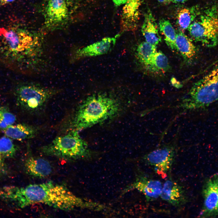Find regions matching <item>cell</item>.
I'll list each match as a JSON object with an SVG mask.
<instances>
[{
    "label": "cell",
    "instance_id": "1",
    "mask_svg": "<svg viewBox=\"0 0 218 218\" xmlns=\"http://www.w3.org/2000/svg\"><path fill=\"white\" fill-rule=\"evenodd\" d=\"M0 197L19 208L41 203L64 211L75 208L97 210L98 203L88 201L73 194L66 187L51 181L25 187H0Z\"/></svg>",
    "mask_w": 218,
    "mask_h": 218
},
{
    "label": "cell",
    "instance_id": "2",
    "mask_svg": "<svg viewBox=\"0 0 218 218\" xmlns=\"http://www.w3.org/2000/svg\"><path fill=\"white\" fill-rule=\"evenodd\" d=\"M121 107L120 100L112 94H92L78 107L71 121V130L78 131L104 123L116 116Z\"/></svg>",
    "mask_w": 218,
    "mask_h": 218
},
{
    "label": "cell",
    "instance_id": "3",
    "mask_svg": "<svg viewBox=\"0 0 218 218\" xmlns=\"http://www.w3.org/2000/svg\"><path fill=\"white\" fill-rule=\"evenodd\" d=\"M0 34L10 49L24 59L32 71L38 70L44 65L45 46L42 35L18 28H0Z\"/></svg>",
    "mask_w": 218,
    "mask_h": 218
},
{
    "label": "cell",
    "instance_id": "4",
    "mask_svg": "<svg viewBox=\"0 0 218 218\" xmlns=\"http://www.w3.org/2000/svg\"><path fill=\"white\" fill-rule=\"evenodd\" d=\"M218 101V72L212 70L191 87L178 107L186 110L208 106Z\"/></svg>",
    "mask_w": 218,
    "mask_h": 218
},
{
    "label": "cell",
    "instance_id": "5",
    "mask_svg": "<svg viewBox=\"0 0 218 218\" xmlns=\"http://www.w3.org/2000/svg\"><path fill=\"white\" fill-rule=\"evenodd\" d=\"M40 150L46 155L68 160L84 158L90 154L87 142L81 137L78 131L74 130L56 137Z\"/></svg>",
    "mask_w": 218,
    "mask_h": 218
},
{
    "label": "cell",
    "instance_id": "6",
    "mask_svg": "<svg viewBox=\"0 0 218 218\" xmlns=\"http://www.w3.org/2000/svg\"><path fill=\"white\" fill-rule=\"evenodd\" d=\"M188 28L192 38L206 47L216 46L218 43V4L200 13Z\"/></svg>",
    "mask_w": 218,
    "mask_h": 218
},
{
    "label": "cell",
    "instance_id": "7",
    "mask_svg": "<svg viewBox=\"0 0 218 218\" xmlns=\"http://www.w3.org/2000/svg\"><path fill=\"white\" fill-rule=\"evenodd\" d=\"M58 92L56 90L39 84H26L17 90L18 104L29 113H38L44 109L48 101Z\"/></svg>",
    "mask_w": 218,
    "mask_h": 218
},
{
    "label": "cell",
    "instance_id": "8",
    "mask_svg": "<svg viewBox=\"0 0 218 218\" xmlns=\"http://www.w3.org/2000/svg\"><path fill=\"white\" fill-rule=\"evenodd\" d=\"M72 0H46L43 9L45 28L60 29L68 23L71 14Z\"/></svg>",
    "mask_w": 218,
    "mask_h": 218
},
{
    "label": "cell",
    "instance_id": "9",
    "mask_svg": "<svg viewBox=\"0 0 218 218\" xmlns=\"http://www.w3.org/2000/svg\"><path fill=\"white\" fill-rule=\"evenodd\" d=\"M176 140L163 145L145 155V162L163 178L171 170L177 153Z\"/></svg>",
    "mask_w": 218,
    "mask_h": 218
},
{
    "label": "cell",
    "instance_id": "10",
    "mask_svg": "<svg viewBox=\"0 0 218 218\" xmlns=\"http://www.w3.org/2000/svg\"><path fill=\"white\" fill-rule=\"evenodd\" d=\"M203 203L201 217L218 215V173L206 180L202 189Z\"/></svg>",
    "mask_w": 218,
    "mask_h": 218
},
{
    "label": "cell",
    "instance_id": "11",
    "mask_svg": "<svg viewBox=\"0 0 218 218\" xmlns=\"http://www.w3.org/2000/svg\"><path fill=\"white\" fill-rule=\"evenodd\" d=\"M121 35L119 33L114 37H106L101 40L75 50L71 58L75 61L86 57L99 56L107 54L114 46L117 38Z\"/></svg>",
    "mask_w": 218,
    "mask_h": 218
},
{
    "label": "cell",
    "instance_id": "12",
    "mask_svg": "<svg viewBox=\"0 0 218 218\" xmlns=\"http://www.w3.org/2000/svg\"><path fill=\"white\" fill-rule=\"evenodd\" d=\"M163 185L157 180L150 178L144 174H140L134 182L127 187L124 191L136 189L142 193L148 200H152L160 196Z\"/></svg>",
    "mask_w": 218,
    "mask_h": 218
},
{
    "label": "cell",
    "instance_id": "13",
    "mask_svg": "<svg viewBox=\"0 0 218 218\" xmlns=\"http://www.w3.org/2000/svg\"><path fill=\"white\" fill-rule=\"evenodd\" d=\"M144 0H128L124 6L121 20V31H134L139 19L140 9Z\"/></svg>",
    "mask_w": 218,
    "mask_h": 218
},
{
    "label": "cell",
    "instance_id": "14",
    "mask_svg": "<svg viewBox=\"0 0 218 218\" xmlns=\"http://www.w3.org/2000/svg\"><path fill=\"white\" fill-rule=\"evenodd\" d=\"M160 197L163 200L176 207L184 205L187 199L183 187L170 179L166 181L163 185Z\"/></svg>",
    "mask_w": 218,
    "mask_h": 218
},
{
    "label": "cell",
    "instance_id": "15",
    "mask_svg": "<svg viewBox=\"0 0 218 218\" xmlns=\"http://www.w3.org/2000/svg\"><path fill=\"white\" fill-rule=\"evenodd\" d=\"M25 167L27 174L32 177L38 178L48 177L52 171L51 166L48 160L31 156L26 160Z\"/></svg>",
    "mask_w": 218,
    "mask_h": 218
},
{
    "label": "cell",
    "instance_id": "16",
    "mask_svg": "<svg viewBox=\"0 0 218 218\" xmlns=\"http://www.w3.org/2000/svg\"><path fill=\"white\" fill-rule=\"evenodd\" d=\"M158 27L152 12L150 9L148 10L144 14L141 28V31L146 41L156 46L161 41Z\"/></svg>",
    "mask_w": 218,
    "mask_h": 218
},
{
    "label": "cell",
    "instance_id": "17",
    "mask_svg": "<svg viewBox=\"0 0 218 218\" xmlns=\"http://www.w3.org/2000/svg\"><path fill=\"white\" fill-rule=\"evenodd\" d=\"M6 136L12 139L22 140L35 137L38 133V129L25 124L11 125L3 130Z\"/></svg>",
    "mask_w": 218,
    "mask_h": 218
},
{
    "label": "cell",
    "instance_id": "18",
    "mask_svg": "<svg viewBox=\"0 0 218 218\" xmlns=\"http://www.w3.org/2000/svg\"><path fill=\"white\" fill-rule=\"evenodd\" d=\"M175 44L177 50L179 51L185 61H191L196 52V48L191 40L183 32L177 33Z\"/></svg>",
    "mask_w": 218,
    "mask_h": 218
},
{
    "label": "cell",
    "instance_id": "19",
    "mask_svg": "<svg viewBox=\"0 0 218 218\" xmlns=\"http://www.w3.org/2000/svg\"><path fill=\"white\" fill-rule=\"evenodd\" d=\"M200 13L196 6L180 9L177 15V23L180 29L183 31L187 29Z\"/></svg>",
    "mask_w": 218,
    "mask_h": 218
},
{
    "label": "cell",
    "instance_id": "20",
    "mask_svg": "<svg viewBox=\"0 0 218 218\" xmlns=\"http://www.w3.org/2000/svg\"><path fill=\"white\" fill-rule=\"evenodd\" d=\"M146 68L154 74L166 72L170 68L168 58L162 51H157Z\"/></svg>",
    "mask_w": 218,
    "mask_h": 218
},
{
    "label": "cell",
    "instance_id": "21",
    "mask_svg": "<svg viewBox=\"0 0 218 218\" xmlns=\"http://www.w3.org/2000/svg\"><path fill=\"white\" fill-rule=\"evenodd\" d=\"M157 51L156 46L143 41L137 46L136 56L138 60L145 68L150 64L154 54Z\"/></svg>",
    "mask_w": 218,
    "mask_h": 218
},
{
    "label": "cell",
    "instance_id": "22",
    "mask_svg": "<svg viewBox=\"0 0 218 218\" xmlns=\"http://www.w3.org/2000/svg\"><path fill=\"white\" fill-rule=\"evenodd\" d=\"M158 27L167 46L173 50H177L175 44L177 33L170 22L162 19L159 22Z\"/></svg>",
    "mask_w": 218,
    "mask_h": 218
},
{
    "label": "cell",
    "instance_id": "23",
    "mask_svg": "<svg viewBox=\"0 0 218 218\" xmlns=\"http://www.w3.org/2000/svg\"><path fill=\"white\" fill-rule=\"evenodd\" d=\"M18 150L11 138L6 136L0 138V164L6 159L14 157Z\"/></svg>",
    "mask_w": 218,
    "mask_h": 218
},
{
    "label": "cell",
    "instance_id": "24",
    "mask_svg": "<svg viewBox=\"0 0 218 218\" xmlns=\"http://www.w3.org/2000/svg\"><path fill=\"white\" fill-rule=\"evenodd\" d=\"M15 116L6 107H0V129L4 130L14 124Z\"/></svg>",
    "mask_w": 218,
    "mask_h": 218
},
{
    "label": "cell",
    "instance_id": "25",
    "mask_svg": "<svg viewBox=\"0 0 218 218\" xmlns=\"http://www.w3.org/2000/svg\"><path fill=\"white\" fill-rule=\"evenodd\" d=\"M171 81L172 85L175 87L177 88H180L182 86V85L175 78H172Z\"/></svg>",
    "mask_w": 218,
    "mask_h": 218
},
{
    "label": "cell",
    "instance_id": "26",
    "mask_svg": "<svg viewBox=\"0 0 218 218\" xmlns=\"http://www.w3.org/2000/svg\"><path fill=\"white\" fill-rule=\"evenodd\" d=\"M127 1L128 0H112L115 5L116 6L125 4Z\"/></svg>",
    "mask_w": 218,
    "mask_h": 218
},
{
    "label": "cell",
    "instance_id": "27",
    "mask_svg": "<svg viewBox=\"0 0 218 218\" xmlns=\"http://www.w3.org/2000/svg\"><path fill=\"white\" fill-rule=\"evenodd\" d=\"M15 0H0V7L3 6L10 3L13 2Z\"/></svg>",
    "mask_w": 218,
    "mask_h": 218
},
{
    "label": "cell",
    "instance_id": "28",
    "mask_svg": "<svg viewBox=\"0 0 218 218\" xmlns=\"http://www.w3.org/2000/svg\"><path fill=\"white\" fill-rule=\"evenodd\" d=\"M187 0H171V2L175 3H183Z\"/></svg>",
    "mask_w": 218,
    "mask_h": 218
},
{
    "label": "cell",
    "instance_id": "29",
    "mask_svg": "<svg viewBox=\"0 0 218 218\" xmlns=\"http://www.w3.org/2000/svg\"><path fill=\"white\" fill-rule=\"evenodd\" d=\"M159 2L164 4H167L171 2V0H157Z\"/></svg>",
    "mask_w": 218,
    "mask_h": 218
},
{
    "label": "cell",
    "instance_id": "30",
    "mask_svg": "<svg viewBox=\"0 0 218 218\" xmlns=\"http://www.w3.org/2000/svg\"><path fill=\"white\" fill-rule=\"evenodd\" d=\"M7 172V170H5L0 167V176L5 174Z\"/></svg>",
    "mask_w": 218,
    "mask_h": 218
},
{
    "label": "cell",
    "instance_id": "31",
    "mask_svg": "<svg viewBox=\"0 0 218 218\" xmlns=\"http://www.w3.org/2000/svg\"><path fill=\"white\" fill-rule=\"evenodd\" d=\"M215 69L218 72V65L217 66V67H216V68Z\"/></svg>",
    "mask_w": 218,
    "mask_h": 218
}]
</instances>
